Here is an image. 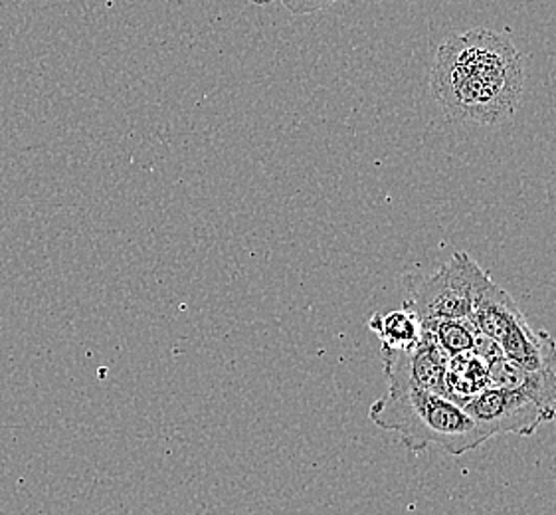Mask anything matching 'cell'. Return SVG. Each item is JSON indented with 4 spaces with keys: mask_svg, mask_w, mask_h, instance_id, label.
Here are the masks:
<instances>
[{
    "mask_svg": "<svg viewBox=\"0 0 556 515\" xmlns=\"http://www.w3.org/2000/svg\"><path fill=\"white\" fill-rule=\"evenodd\" d=\"M248 2H252V4H256V7H267V4H271L274 0H248Z\"/></svg>",
    "mask_w": 556,
    "mask_h": 515,
    "instance_id": "12",
    "label": "cell"
},
{
    "mask_svg": "<svg viewBox=\"0 0 556 515\" xmlns=\"http://www.w3.org/2000/svg\"><path fill=\"white\" fill-rule=\"evenodd\" d=\"M490 387L521 392L551 423L556 418V369L529 370L509 359H495L490 365Z\"/></svg>",
    "mask_w": 556,
    "mask_h": 515,
    "instance_id": "7",
    "label": "cell"
},
{
    "mask_svg": "<svg viewBox=\"0 0 556 515\" xmlns=\"http://www.w3.org/2000/svg\"><path fill=\"white\" fill-rule=\"evenodd\" d=\"M281 2L291 14L307 16V14H315V12L327 11V9H331L337 2H343V0H281Z\"/></svg>",
    "mask_w": 556,
    "mask_h": 515,
    "instance_id": "11",
    "label": "cell"
},
{
    "mask_svg": "<svg viewBox=\"0 0 556 515\" xmlns=\"http://www.w3.org/2000/svg\"><path fill=\"white\" fill-rule=\"evenodd\" d=\"M490 361L478 351H466L447 357L445 363V397L462 409L479 392L490 387Z\"/></svg>",
    "mask_w": 556,
    "mask_h": 515,
    "instance_id": "8",
    "label": "cell"
},
{
    "mask_svg": "<svg viewBox=\"0 0 556 515\" xmlns=\"http://www.w3.org/2000/svg\"><path fill=\"white\" fill-rule=\"evenodd\" d=\"M422 331L434 341L438 348L444 351L447 357L476 351L483 339L473 317H462V319H432L422 322Z\"/></svg>",
    "mask_w": 556,
    "mask_h": 515,
    "instance_id": "10",
    "label": "cell"
},
{
    "mask_svg": "<svg viewBox=\"0 0 556 515\" xmlns=\"http://www.w3.org/2000/svg\"><path fill=\"white\" fill-rule=\"evenodd\" d=\"M382 430L396 432L408 452L442 447L452 456L478 450L490 440L459 404L416 387L389 389L368 411Z\"/></svg>",
    "mask_w": 556,
    "mask_h": 515,
    "instance_id": "2",
    "label": "cell"
},
{
    "mask_svg": "<svg viewBox=\"0 0 556 515\" xmlns=\"http://www.w3.org/2000/svg\"><path fill=\"white\" fill-rule=\"evenodd\" d=\"M464 411L490 438L500 435L533 437L541 426L551 423V418L525 394L497 387L479 392Z\"/></svg>",
    "mask_w": 556,
    "mask_h": 515,
    "instance_id": "5",
    "label": "cell"
},
{
    "mask_svg": "<svg viewBox=\"0 0 556 515\" xmlns=\"http://www.w3.org/2000/svg\"><path fill=\"white\" fill-rule=\"evenodd\" d=\"M479 331L501 349L503 357L523 369H556V341L545 329H534L509 291L491 281L473 307Z\"/></svg>",
    "mask_w": 556,
    "mask_h": 515,
    "instance_id": "3",
    "label": "cell"
},
{
    "mask_svg": "<svg viewBox=\"0 0 556 515\" xmlns=\"http://www.w3.org/2000/svg\"><path fill=\"white\" fill-rule=\"evenodd\" d=\"M368 327L379 337L380 349L390 351H408L416 348L422 339V322L406 305H402L401 310H392L389 314L372 315Z\"/></svg>",
    "mask_w": 556,
    "mask_h": 515,
    "instance_id": "9",
    "label": "cell"
},
{
    "mask_svg": "<svg viewBox=\"0 0 556 515\" xmlns=\"http://www.w3.org/2000/svg\"><path fill=\"white\" fill-rule=\"evenodd\" d=\"M525 66L511 40L488 28L454 34L435 52L430 88L450 122L501 125L519 110Z\"/></svg>",
    "mask_w": 556,
    "mask_h": 515,
    "instance_id": "1",
    "label": "cell"
},
{
    "mask_svg": "<svg viewBox=\"0 0 556 515\" xmlns=\"http://www.w3.org/2000/svg\"><path fill=\"white\" fill-rule=\"evenodd\" d=\"M382 369L389 389L416 387L445 397V363L447 355L422 331V339L408 351L380 349ZM447 399V397H445Z\"/></svg>",
    "mask_w": 556,
    "mask_h": 515,
    "instance_id": "6",
    "label": "cell"
},
{
    "mask_svg": "<svg viewBox=\"0 0 556 515\" xmlns=\"http://www.w3.org/2000/svg\"><path fill=\"white\" fill-rule=\"evenodd\" d=\"M490 284V274L468 252H456L434 274L404 278V305L420 322L471 317L479 293Z\"/></svg>",
    "mask_w": 556,
    "mask_h": 515,
    "instance_id": "4",
    "label": "cell"
}]
</instances>
